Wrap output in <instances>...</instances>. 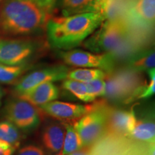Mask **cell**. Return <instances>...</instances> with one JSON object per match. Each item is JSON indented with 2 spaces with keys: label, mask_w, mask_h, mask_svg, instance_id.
<instances>
[{
  "label": "cell",
  "mask_w": 155,
  "mask_h": 155,
  "mask_svg": "<svg viewBox=\"0 0 155 155\" xmlns=\"http://www.w3.org/2000/svg\"><path fill=\"white\" fill-rule=\"evenodd\" d=\"M148 74L149 83H147L145 86H143L142 88L139 91L138 94V98L142 99V98H149L155 94V69H150L147 71Z\"/></svg>",
  "instance_id": "23"
},
{
  "label": "cell",
  "mask_w": 155,
  "mask_h": 155,
  "mask_svg": "<svg viewBox=\"0 0 155 155\" xmlns=\"http://www.w3.org/2000/svg\"><path fill=\"white\" fill-rule=\"evenodd\" d=\"M16 155H46L41 147L35 145H28L19 150Z\"/></svg>",
  "instance_id": "24"
},
{
  "label": "cell",
  "mask_w": 155,
  "mask_h": 155,
  "mask_svg": "<svg viewBox=\"0 0 155 155\" xmlns=\"http://www.w3.org/2000/svg\"><path fill=\"white\" fill-rule=\"evenodd\" d=\"M108 119L114 131L125 135H130L137 119L134 110L131 109V111L118 110L114 111Z\"/></svg>",
  "instance_id": "15"
},
{
  "label": "cell",
  "mask_w": 155,
  "mask_h": 155,
  "mask_svg": "<svg viewBox=\"0 0 155 155\" xmlns=\"http://www.w3.org/2000/svg\"><path fill=\"white\" fill-rule=\"evenodd\" d=\"M108 116L106 109L96 108L78 119L73 127L84 145H90L99 138L106 127Z\"/></svg>",
  "instance_id": "8"
},
{
  "label": "cell",
  "mask_w": 155,
  "mask_h": 155,
  "mask_svg": "<svg viewBox=\"0 0 155 155\" xmlns=\"http://www.w3.org/2000/svg\"><path fill=\"white\" fill-rule=\"evenodd\" d=\"M35 106L18 97L7 103L5 108V116L7 121L22 131H31L40 124V117Z\"/></svg>",
  "instance_id": "7"
},
{
  "label": "cell",
  "mask_w": 155,
  "mask_h": 155,
  "mask_svg": "<svg viewBox=\"0 0 155 155\" xmlns=\"http://www.w3.org/2000/svg\"><path fill=\"white\" fill-rule=\"evenodd\" d=\"M131 136L139 141L154 144L155 124L152 119H137Z\"/></svg>",
  "instance_id": "16"
},
{
  "label": "cell",
  "mask_w": 155,
  "mask_h": 155,
  "mask_svg": "<svg viewBox=\"0 0 155 155\" xmlns=\"http://www.w3.org/2000/svg\"><path fill=\"white\" fill-rule=\"evenodd\" d=\"M96 1H97V3H98V0H96Z\"/></svg>",
  "instance_id": "30"
},
{
  "label": "cell",
  "mask_w": 155,
  "mask_h": 155,
  "mask_svg": "<svg viewBox=\"0 0 155 155\" xmlns=\"http://www.w3.org/2000/svg\"><path fill=\"white\" fill-rule=\"evenodd\" d=\"M69 155H89L88 152H86V151H81L80 150L76 151V152L71 153V154Z\"/></svg>",
  "instance_id": "28"
},
{
  "label": "cell",
  "mask_w": 155,
  "mask_h": 155,
  "mask_svg": "<svg viewBox=\"0 0 155 155\" xmlns=\"http://www.w3.org/2000/svg\"><path fill=\"white\" fill-rule=\"evenodd\" d=\"M60 58L66 65L83 68H96L111 72L115 64V58L109 53H95L72 49L61 51Z\"/></svg>",
  "instance_id": "6"
},
{
  "label": "cell",
  "mask_w": 155,
  "mask_h": 155,
  "mask_svg": "<svg viewBox=\"0 0 155 155\" xmlns=\"http://www.w3.org/2000/svg\"><path fill=\"white\" fill-rule=\"evenodd\" d=\"M65 130L63 126L51 124L44 129L42 134L43 145L48 151L58 154L63 147Z\"/></svg>",
  "instance_id": "14"
},
{
  "label": "cell",
  "mask_w": 155,
  "mask_h": 155,
  "mask_svg": "<svg viewBox=\"0 0 155 155\" xmlns=\"http://www.w3.org/2000/svg\"><path fill=\"white\" fill-rule=\"evenodd\" d=\"M42 44L32 39L0 40V63L7 65L26 64L41 49Z\"/></svg>",
  "instance_id": "4"
},
{
  "label": "cell",
  "mask_w": 155,
  "mask_h": 155,
  "mask_svg": "<svg viewBox=\"0 0 155 155\" xmlns=\"http://www.w3.org/2000/svg\"><path fill=\"white\" fill-rule=\"evenodd\" d=\"M28 68L26 64L19 65H7L0 63V83L11 84L19 79Z\"/></svg>",
  "instance_id": "20"
},
{
  "label": "cell",
  "mask_w": 155,
  "mask_h": 155,
  "mask_svg": "<svg viewBox=\"0 0 155 155\" xmlns=\"http://www.w3.org/2000/svg\"><path fill=\"white\" fill-rule=\"evenodd\" d=\"M42 7L47 10L48 12H51L55 7L57 0H35Z\"/></svg>",
  "instance_id": "26"
},
{
  "label": "cell",
  "mask_w": 155,
  "mask_h": 155,
  "mask_svg": "<svg viewBox=\"0 0 155 155\" xmlns=\"http://www.w3.org/2000/svg\"><path fill=\"white\" fill-rule=\"evenodd\" d=\"M0 139L18 148L21 140L19 129L9 121L0 122Z\"/></svg>",
  "instance_id": "19"
},
{
  "label": "cell",
  "mask_w": 155,
  "mask_h": 155,
  "mask_svg": "<svg viewBox=\"0 0 155 155\" xmlns=\"http://www.w3.org/2000/svg\"><path fill=\"white\" fill-rule=\"evenodd\" d=\"M106 73L105 71L96 68H79L69 71L66 79H71L81 83H87L96 79H105Z\"/></svg>",
  "instance_id": "18"
},
{
  "label": "cell",
  "mask_w": 155,
  "mask_h": 155,
  "mask_svg": "<svg viewBox=\"0 0 155 155\" xmlns=\"http://www.w3.org/2000/svg\"><path fill=\"white\" fill-rule=\"evenodd\" d=\"M3 96H4V91L2 88L1 86H0V106H1L2 104V100Z\"/></svg>",
  "instance_id": "29"
},
{
  "label": "cell",
  "mask_w": 155,
  "mask_h": 155,
  "mask_svg": "<svg viewBox=\"0 0 155 155\" xmlns=\"http://www.w3.org/2000/svg\"><path fill=\"white\" fill-rule=\"evenodd\" d=\"M69 70L65 65H55L36 71L21 78L15 84L14 91L16 96L24 94L30 89L46 82H55L66 79Z\"/></svg>",
  "instance_id": "9"
},
{
  "label": "cell",
  "mask_w": 155,
  "mask_h": 155,
  "mask_svg": "<svg viewBox=\"0 0 155 155\" xmlns=\"http://www.w3.org/2000/svg\"><path fill=\"white\" fill-rule=\"evenodd\" d=\"M17 148L0 139V155H13Z\"/></svg>",
  "instance_id": "25"
},
{
  "label": "cell",
  "mask_w": 155,
  "mask_h": 155,
  "mask_svg": "<svg viewBox=\"0 0 155 155\" xmlns=\"http://www.w3.org/2000/svg\"><path fill=\"white\" fill-rule=\"evenodd\" d=\"M49 12L35 0H4L0 32L6 37H30L45 30Z\"/></svg>",
  "instance_id": "1"
},
{
  "label": "cell",
  "mask_w": 155,
  "mask_h": 155,
  "mask_svg": "<svg viewBox=\"0 0 155 155\" xmlns=\"http://www.w3.org/2000/svg\"><path fill=\"white\" fill-rule=\"evenodd\" d=\"M55 5L61 12L62 16L88 12H101L96 0H57Z\"/></svg>",
  "instance_id": "12"
},
{
  "label": "cell",
  "mask_w": 155,
  "mask_h": 155,
  "mask_svg": "<svg viewBox=\"0 0 155 155\" xmlns=\"http://www.w3.org/2000/svg\"><path fill=\"white\" fill-rule=\"evenodd\" d=\"M63 126L65 130V137L63 147L58 155H69L81 150L83 146L82 139L73 125L71 124H64Z\"/></svg>",
  "instance_id": "17"
},
{
  "label": "cell",
  "mask_w": 155,
  "mask_h": 155,
  "mask_svg": "<svg viewBox=\"0 0 155 155\" xmlns=\"http://www.w3.org/2000/svg\"><path fill=\"white\" fill-rule=\"evenodd\" d=\"M124 20L131 30L152 33L155 22V0H129Z\"/></svg>",
  "instance_id": "5"
},
{
  "label": "cell",
  "mask_w": 155,
  "mask_h": 155,
  "mask_svg": "<svg viewBox=\"0 0 155 155\" xmlns=\"http://www.w3.org/2000/svg\"><path fill=\"white\" fill-rule=\"evenodd\" d=\"M88 94L95 100L96 98L105 96L106 81L105 79H96V80L84 83Z\"/></svg>",
  "instance_id": "22"
},
{
  "label": "cell",
  "mask_w": 155,
  "mask_h": 155,
  "mask_svg": "<svg viewBox=\"0 0 155 155\" xmlns=\"http://www.w3.org/2000/svg\"><path fill=\"white\" fill-rule=\"evenodd\" d=\"M111 2V0H98V6H99L100 10L104 15H106V11H107V9L108 8V7H109Z\"/></svg>",
  "instance_id": "27"
},
{
  "label": "cell",
  "mask_w": 155,
  "mask_h": 155,
  "mask_svg": "<svg viewBox=\"0 0 155 155\" xmlns=\"http://www.w3.org/2000/svg\"><path fill=\"white\" fill-rule=\"evenodd\" d=\"M59 89L53 82H46L17 97L30 103L38 108L55 101L59 97Z\"/></svg>",
  "instance_id": "11"
},
{
  "label": "cell",
  "mask_w": 155,
  "mask_h": 155,
  "mask_svg": "<svg viewBox=\"0 0 155 155\" xmlns=\"http://www.w3.org/2000/svg\"><path fill=\"white\" fill-rule=\"evenodd\" d=\"M63 88L71 92L81 101L90 103L94 101V98L88 94L84 83L71 79H65L63 83Z\"/></svg>",
  "instance_id": "21"
},
{
  "label": "cell",
  "mask_w": 155,
  "mask_h": 155,
  "mask_svg": "<svg viewBox=\"0 0 155 155\" xmlns=\"http://www.w3.org/2000/svg\"><path fill=\"white\" fill-rule=\"evenodd\" d=\"M127 65L129 69L136 72L148 71L154 68V50L153 48H144L136 50L128 57Z\"/></svg>",
  "instance_id": "13"
},
{
  "label": "cell",
  "mask_w": 155,
  "mask_h": 155,
  "mask_svg": "<svg viewBox=\"0 0 155 155\" xmlns=\"http://www.w3.org/2000/svg\"><path fill=\"white\" fill-rule=\"evenodd\" d=\"M132 30L124 19L108 17L96 32L85 40L84 46L95 53H109L116 58L128 53V45L132 40Z\"/></svg>",
  "instance_id": "3"
},
{
  "label": "cell",
  "mask_w": 155,
  "mask_h": 155,
  "mask_svg": "<svg viewBox=\"0 0 155 155\" xmlns=\"http://www.w3.org/2000/svg\"><path fill=\"white\" fill-rule=\"evenodd\" d=\"M94 104H77L53 101L38 107L47 115L61 121L78 120L96 108Z\"/></svg>",
  "instance_id": "10"
},
{
  "label": "cell",
  "mask_w": 155,
  "mask_h": 155,
  "mask_svg": "<svg viewBox=\"0 0 155 155\" xmlns=\"http://www.w3.org/2000/svg\"><path fill=\"white\" fill-rule=\"evenodd\" d=\"M102 12H88L52 17L45 31L50 45L55 49H74L91 36L105 19Z\"/></svg>",
  "instance_id": "2"
}]
</instances>
